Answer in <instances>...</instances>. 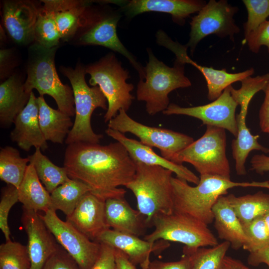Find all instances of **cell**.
<instances>
[{"label": "cell", "mask_w": 269, "mask_h": 269, "mask_svg": "<svg viewBox=\"0 0 269 269\" xmlns=\"http://www.w3.org/2000/svg\"><path fill=\"white\" fill-rule=\"evenodd\" d=\"M105 215L110 228L140 236L147 228L143 216L132 208L125 198H113L105 201Z\"/></svg>", "instance_id": "cell-23"}, {"label": "cell", "mask_w": 269, "mask_h": 269, "mask_svg": "<svg viewBox=\"0 0 269 269\" xmlns=\"http://www.w3.org/2000/svg\"><path fill=\"white\" fill-rule=\"evenodd\" d=\"M226 141L225 129L207 126L204 134L178 152L172 162L179 164L189 163L200 175H218L230 179Z\"/></svg>", "instance_id": "cell-8"}, {"label": "cell", "mask_w": 269, "mask_h": 269, "mask_svg": "<svg viewBox=\"0 0 269 269\" xmlns=\"http://www.w3.org/2000/svg\"><path fill=\"white\" fill-rule=\"evenodd\" d=\"M95 241L122 251L132 263L139 265L141 269H148L151 253L159 254L170 246L167 241L160 240L152 243L111 228L101 233Z\"/></svg>", "instance_id": "cell-15"}, {"label": "cell", "mask_w": 269, "mask_h": 269, "mask_svg": "<svg viewBox=\"0 0 269 269\" xmlns=\"http://www.w3.org/2000/svg\"><path fill=\"white\" fill-rule=\"evenodd\" d=\"M214 227L219 238L230 243L232 249L243 248L247 238L241 222L226 196H221L212 208Z\"/></svg>", "instance_id": "cell-24"}, {"label": "cell", "mask_w": 269, "mask_h": 269, "mask_svg": "<svg viewBox=\"0 0 269 269\" xmlns=\"http://www.w3.org/2000/svg\"><path fill=\"white\" fill-rule=\"evenodd\" d=\"M246 41L253 52L257 53L262 46H266L269 53V20L262 23Z\"/></svg>", "instance_id": "cell-42"}, {"label": "cell", "mask_w": 269, "mask_h": 269, "mask_svg": "<svg viewBox=\"0 0 269 269\" xmlns=\"http://www.w3.org/2000/svg\"><path fill=\"white\" fill-rule=\"evenodd\" d=\"M19 201L18 190L15 186L7 184L1 189L0 201V229L5 241H11L10 231L8 225V216L12 207Z\"/></svg>", "instance_id": "cell-39"}, {"label": "cell", "mask_w": 269, "mask_h": 269, "mask_svg": "<svg viewBox=\"0 0 269 269\" xmlns=\"http://www.w3.org/2000/svg\"><path fill=\"white\" fill-rule=\"evenodd\" d=\"M248 100L241 101L240 113L236 116L238 133L236 138L232 142V154L235 161L237 174L244 175L247 173L245 162L250 153L253 150H259L269 153V148L264 146L258 142L259 135H253L246 124V117L249 104Z\"/></svg>", "instance_id": "cell-25"}, {"label": "cell", "mask_w": 269, "mask_h": 269, "mask_svg": "<svg viewBox=\"0 0 269 269\" xmlns=\"http://www.w3.org/2000/svg\"><path fill=\"white\" fill-rule=\"evenodd\" d=\"M248 12L247 21L244 23L245 39L267 20L269 16V0H243Z\"/></svg>", "instance_id": "cell-38"}, {"label": "cell", "mask_w": 269, "mask_h": 269, "mask_svg": "<svg viewBox=\"0 0 269 269\" xmlns=\"http://www.w3.org/2000/svg\"><path fill=\"white\" fill-rule=\"evenodd\" d=\"M189 64L198 69L204 76L207 83L208 99L213 101L217 99L224 90L232 83L241 81L251 76L255 72L254 69L251 68L241 72L230 73L227 72L225 69L217 70L200 65L192 59Z\"/></svg>", "instance_id": "cell-29"}, {"label": "cell", "mask_w": 269, "mask_h": 269, "mask_svg": "<svg viewBox=\"0 0 269 269\" xmlns=\"http://www.w3.org/2000/svg\"><path fill=\"white\" fill-rule=\"evenodd\" d=\"M122 5V9L129 18L148 11L170 14L173 21L183 25L185 18L199 12L207 3L199 0H132Z\"/></svg>", "instance_id": "cell-21"}, {"label": "cell", "mask_w": 269, "mask_h": 269, "mask_svg": "<svg viewBox=\"0 0 269 269\" xmlns=\"http://www.w3.org/2000/svg\"><path fill=\"white\" fill-rule=\"evenodd\" d=\"M90 191L85 183L70 178L50 193V209L60 210L66 217L69 216L83 196Z\"/></svg>", "instance_id": "cell-31"}, {"label": "cell", "mask_w": 269, "mask_h": 269, "mask_svg": "<svg viewBox=\"0 0 269 269\" xmlns=\"http://www.w3.org/2000/svg\"><path fill=\"white\" fill-rule=\"evenodd\" d=\"M61 39L53 14L43 6L39 7L35 27V41L47 48L57 47Z\"/></svg>", "instance_id": "cell-35"}, {"label": "cell", "mask_w": 269, "mask_h": 269, "mask_svg": "<svg viewBox=\"0 0 269 269\" xmlns=\"http://www.w3.org/2000/svg\"><path fill=\"white\" fill-rule=\"evenodd\" d=\"M105 133L123 144L134 162L163 167L171 171L180 179L196 185L198 183L200 178L188 168L159 156L151 147L142 144L140 141L128 138L124 134L110 128H108Z\"/></svg>", "instance_id": "cell-19"}, {"label": "cell", "mask_w": 269, "mask_h": 269, "mask_svg": "<svg viewBox=\"0 0 269 269\" xmlns=\"http://www.w3.org/2000/svg\"><path fill=\"white\" fill-rule=\"evenodd\" d=\"M40 216L58 243L82 269H91L98 259L101 243L92 241L49 209Z\"/></svg>", "instance_id": "cell-12"}, {"label": "cell", "mask_w": 269, "mask_h": 269, "mask_svg": "<svg viewBox=\"0 0 269 269\" xmlns=\"http://www.w3.org/2000/svg\"><path fill=\"white\" fill-rule=\"evenodd\" d=\"M29 162L28 157L20 156L19 151L11 146L0 150V179L7 184L18 188Z\"/></svg>", "instance_id": "cell-34"}, {"label": "cell", "mask_w": 269, "mask_h": 269, "mask_svg": "<svg viewBox=\"0 0 269 269\" xmlns=\"http://www.w3.org/2000/svg\"><path fill=\"white\" fill-rule=\"evenodd\" d=\"M27 246L11 240L0 245V269H30Z\"/></svg>", "instance_id": "cell-36"}, {"label": "cell", "mask_w": 269, "mask_h": 269, "mask_svg": "<svg viewBox=\"0 0 269 269\" xmlns=\"http://www.w3.org/2000/svg\"><path fill=\"white\" fill-rule=\"evenodd\" d=\"M121 17L119 13H113L101 18H95L86 26V29L80 37L79 42L82 44L104 46L120 53L137 71L140 80H143L145 77L144 67L136 61L117 35V26Z\"/></svg>", "instance_id": "cell-16"}, {"label": "cell", "mask_w": 269, "mask_h": 269, "mask_svg": "<svg viewBox=\"0 0 269 269\" xmlns=\"http://www.w3.org/2000/svg\"><path fill=\"white\" fill-rule=\"evenodd\" d=\"M268 134H269V131L268 132Z\"/></svg>", "instance_id": "cell-51"}, {"label": "cell", "mask_w": 269, "mask_h": 269, "mask_svg": "<svg viewBox=\"0 0 269 269\" xmlns=\"http://www.w3.org/2000/svg\"><path fill=\"white\" fill-rule=\"evenodd\" d=\"M238 10L226 0H210L190 22V38L185 45L190 48L191 55L199 42L210 34L220 38L229 36L234 41V35L240 30L233 18Z\"/></svg>", "instance_id": "cell-11"}, {"label": "cell", "mask_w": 269, "mask_h": 269, "mask_svg": "<svg viewBox=\"0 0 269 269\" xmlns=\"http://www.w3.org/2000/svg\"><path fill=\"white\" fill-rule=\"evenodd\" d=\"M21 221L28 237L30 269H42L60 245L37 212L22 207Z\"/></svg>", "instance_id": "cell-14"}, {"label": "cell", "mask_w": 269, "mask_h": 269, "mask_svg": "<svg viewBox=\"0 0 269 269\" xmlns=\"http://www.w3.org/2000/svg\"><path fill=\"white\" fill-rule=\"evenodd\" d=\"M41 150L40 148H35V152L28 157L39 180L50 194L70 178L64 166L61 167L54 164L42 153Z\"/></svg>", "instance_id": "cell-33"}, {"label": "cell", "mask_w": 269, "mask_h": 269, "mask_svg": "<svg viewBox=\"0 0 269 269\" xmlns=\"http://www.w3.org/2000/svg\"><path fill=\"white\" fill-rule=\"evenodd\" d=\"M115 256L118 269H136V266L130 262L122 251L115 249Z\"/></svg>", "instance_id": "cell-48"}, {"label": "cell", "mask_w": 269, "mask_h": 269, "mask_svg": "<svg viewBox=\"0 0 269 269\" xmlns=\"http://www.w3.org/2000/svg\"><path fill=\"white\" fill-rule=\"evenodd\" d=\"M57 47L45 48L37 43L29 50L25 91L31 93L36 89L40 96L48 95L55 101L58 109L71 117L75 115L73 91L59 78L54 63Z\"/></svg>", "instance_id": "cell-6"}, {"label": "cell", "mask_w": 269, "mask_h": 269, "mask_svg": "<svg viewBox=\"0 0 269 269\" xmlns=\"http://www.w3.org/2000/svg\"><path fill=\"white\" fill-rule=\"evenodd\" d=\"M38 112L37 98L31 92L26 106L15 118L14 128L10 134L11 140L24 151L32 147L44 151L48 147L40 127Z\"/></svg>", "instance_id": "cell-20"}, {"label": "cell", "mask_w": 269, "mask_h": 269, "mask_svg": "<svg viewBox=\"0 0 269 269\" xmlns=\"http://www.w3.org/2000/svg\"><path fill=\"white\" fill-rule=\"evenodd\" d=\"M108 126L124 134H133L139 138L142 144L157 148L162 157L172 162L178 152L194 141L192 137L184 134L137 122L122 109L108 122Z\"/></svg>", "instance_id": "cell-10"}, {"label": "cell", "mask_w": 269, "mask_h": 269, "mask_svg": "<svg viewBox=\"0 0 269 269\" xmlns=\"http://www.w3.org/2000/svg\"><path fill=\"white\" fill-rule=\"evenodd\" d=\"M45 8L52 12L61 39L67 40L82 25H88L93 18L86 17L89 2L74 0H42Z\"/></svg>", "instance_id": "cell-22"}, {"label": "cell", "mask_w": 269, "mask_h": 269, "mask_svg": "<svg viewBox=\"0 0 269 269\" xmlns=\"http://www.w3.org/2000/svg\"><path fill=\"white\" fill-rule=\"evenodd\" d=\"M135 162L134 179L126 187L135 197L137 210L144 218L147 227L157 214L173 212L171 171L163 167Z\"/></svg>", "instance_id": "cell-3"}, {"label": "cell", "mask_w": 269, "mask_h": 269, "mask_svg": "<svg viewBox=\"0 0 269 269\" xmlns=\"http://www.w3.org/2000/svg\"><path fill=\"white\" fill-rule=\"evenodd\" d=\"M264 218L269 233V212L264 215Z\"/></svg>", "instance_id": "cell-50"}, {"label": "cell", "mask_w": 269, "mask_h": 269, "mask_svg": "<svg viewBox=\"0 0 269 269\" xmlns=\"http://www.w3.org/2000/svg\"><path fill=\"white\" fill-rule=\"evenodd\" d=\"M60 71L70 82L75 102V120L65 143L68 145L77 142L99 143L103 135L93 131L91 119L96 108L107 111V99L98 86L90 87L87 85L84 66L79 64L74 69L61 67Z\"/></svg>", "instance_id": "cell-5"}, {"label": "cell", "mask_w": 269, "mask_h": 269, "mask_svg": "<svg viewBox=\"0 0 269 269\" xmlns=\"http://www.w3.org/2000/svg\"><path fill=\"white\" fill-rule=\"evenodd\" d=\"M39 7L29 0H6L3 21L8 34L16 43L27 45L35 41V27Z\"/></svg>", "instance_id": "cell-17"}, {"label": "cell", "mask_w": 269, "mask_h": 269, "mask_svg": "<svg viewBox=\"0 0 269 269\" xmlns=\"http://www.w3.org/2000/svg\"><path fill=\"white\" fill-rule=\"evenodd\" d=\"M242 224L251 221L269 212V194L258 191L253 194L226 196Z\"/></svg>", "instance_id": "cell-30"}, {"label": "cell", "mask_w": 269, "mask_h": 269, "mask_svg": "<svg viewBox=\"0 0 269 269\" xmlns=\"http://www.w3.org/2000/svg\"><path fill=\"white\" fill-rule=\"evenodd\" d=\"M223 269H252L245 265L241 261L226 256L224 260Z\"/></svg>", "instance_id": "cell-49"}, {"label": "cell", "mask_w": 269, "mask_h": 269, "mask_svg": "<svg viewBox=\"0 0 269 269\" xmlns=\"http://www.w3.org/2000/svg\"><path fill=\"white\" fill-rule=\"evenodd\" d=\"M242 224L247 238L244 250L252 253L269 245V233L264 215Z\"/></svg>", "instance_id": "cell-37"}, {"label": "cell", "mask_w": 269, "mask_h": 269, "mask_svg": "<svg viewBox=\"0 0 269 269\" xmlns=\"http://www.w3.org/2000/svg\"><path fill=\"white\" fill-rule=\"evenodd\" d=\"M230 86L210 103L186 108L171 103L162 113L166 115H181L194 117L200 120L203 125L227 130L236 137L238 129L235 112L238 104L231 95Z\"/></svg>", "instance_id": "cell-13"}, {"label": "cell", "mask_w": 269, "mask_h": 269, "mask_svg": "<svg viewBox=\"0 0 269 269\" xmlns=\"http://www.w3.org/2000/svg\"><path fill=\"white\" fill-rule=\"evenodd\" d=\"M85 70L90 75V85L98 86L107 99L108 107L104 117L105 123L115 118L120 110L127 112L130 109L134 98L131 93L134 85L127 82L130 77L129 72L114 54H108L85 67Z\"/></svg>", "instance_id": "cell-7"}, {"label": "cell", "mask_w": 269, "mask_h": 269, "mask_svg": "<svg viewBox=\"0 0 269 269\" xmlns=\"http://www.w3.org/2000/svg\"><path fill=\"white\" fill-rule=\"evenodd\" d=\"M230 247L227 241L209 248L185 246L182 252L189 259L190 269H223L224 260Z\"/></svg>", "instance_id": "cell-32"}, {"label": "cell", "mask_w": 269, "mask_h": 269, "mask_svg": "<svg viewBox=\"0 0 269 269\" xmlns=\"http://www.w3.org/2000/svg\"><path fill=\"white\" fill-rule=\"evenodd\" d=\"M264 92L265 97L259 111V125L262 131L268 133L269 131V80Z\"/></svg>", "instance_id": "cell-45"}, {"label": "cell", "mask_w": 269, "mask_h": 269, "mask_svg": "<svg viewBox=\"0 0 269 269\" xmlns=\"http://www.w3.org/2000/svg\"><path fill=\"white\" fill-rule=\"evenodd\" d=\"M251 169L259 174L269 171V156L264 154L254 155L250 160ZM269 183V180H268Z\"/></svg>", "instance_id": "cell-46"}, {"label": "cell", "mask_w": 269, "mask_h": 269, "mask_svg": "<svg viewBox=\"0 0 269 269\" xmlns=\"http://www.w3.org/2000/svg\"><path fill=\"white\" fill-rule=\"evenodd\" d=\"M148 269H190L189 259L183 254L178 261L165 262L154 260L150 262Z\"/></svg>", "instance_id": "cell-44"}, {"label": "cell", "mask_w": 269, "mask_h": 269, "mask_svg": "<svg viewBox=\"0 0 269 269\" xmlns=\"http://www.w3.org/2000/svg\"><path fill=\"white\" fill-rule=\"evenodd\" d=\"M99 256L91 269H118L115 260V248L101 243Z\"/></svg>", "instance_id": "cell-43"}, {"label": "cell", "mask_w": 269, "mask_h": 269, "mask_svg": "<svg viewBox=\"0 0 269 269\" xmlns=\"http://www.w3.org/2000/svg\"><path fill=\"white\" fill-rule=\"evenodd\" d=\"M42 269H82L74 259L60 245Z\"/></svg>", "instance_id": "cell-40"}, {"label": "cell", "mask_w": 269, "mask_h": 269, "mask_svg": "<svg viewBox=\"0 0 269 269\" xmlns=\"http://www.w3.org/2000/svg\"><path fill=\"white\" fill-rule=\"evenodd\" d=\"M64 167L70 178L86 184L90 192L106 200L124 198L126 186L134 179L136 164L126 148L117 141L99 143L77 142L68 144Z\"/></svg>", "instance_id": "cell-1"}, {"label": "cell", "mask_w": 269, "mask_h": 269, "mask_svg": "<svg viewBox=\"0 0 269 269\" xmlns=\"http://www.w3.org/2000/svg\"><path fill=\"white\" fill-rule=\"evenodd\" d=\"M30 93L24 89V83L15 75L10 76L0 85V124L9 127L28 102Z\"/></svg>", "instance_id": "cell-26"}, {"label": "cell", "mask_w": 269, "mask_h": 269, "mask_svg": "<svg viewBox=\"0 0 269 269\" xmlns=\"http://www.w3.org/2000/svg\"><path fill=\"white\" fill-rule=\"evenodd\" d=\"M66 221L95 241L101 233L110 229L106 219L105 200L90 192L87 193L72 214L66 217Z\"/></svg>", "instance_id": "cell-18"}, {"label": "cell", "mask_w": 269, "mask_h": 269, "mask_svg": "<svg viewBox=\"0 0 269 269\" xmlns=\"http://www.w3.org/2000/svg\"><path fill=\"white\" fill-rule=\"evenodd\" d=\"M18 190L19 201L23 208L44 213L50 209V194L42 185L31 163L28 165Z\"/></svg>", "instance_id": "cell-28"}, {"label": "cell", "mask_w": 269, "mask_h": 269, "mask_svg": "<svg viewBox=\"0 0 269 269\" xmlns=\"http://www.w3.org/2000/svg\"><path fill=\"white\" fill-rule=\"evenodd\" d=\"M248 263L253 266H257L264 263L269 267V245L258 251L250 253Z\"/></svg>", "instance_id": "cell-47"}, {"label": "cell", "mask_w": 269, "mask_h": 269, "mask_svg": "<svg viewBox=\"0 0 269 269\" xmlns=\"http://www.w3.org/2000/svg\"><path fill=\"white\" fill-rule=\"evenodd\" d=\"M148 61L144 67L145 77L137 84L136 97L145 102L148 115H155L166 110L169 104L168 94L172 91L191 86L184 74L185 64L175 59L170 67L159 61L151 49L147 48Z\"/></svg>", "instance_id": "cell-4"}, {"label": "cell", "mask_w": 269, "mask_h": 269, "mask_svg": "<svg viewBox=\"0 0 269 269\" xmlns=\"http://www.w3.org/2000/svg\"><path fill=\"white\" fill-rule=\"evenodd\" d=\"M37 103L39 123L45 139L62 144L73 126L70 116L50 107L43 96L37 98Z\"/></svg>", "instance_id": "cell-27"}, {"label": "cell", "mask_w": 269, "mask_h": 269, "mask_svg": "<svg viewBox=\"0 0 269 269\" xmlns=\"http://www.w3.org/2000/svg\"><path fill=\"white\" fill-rule=\"evenodd\" d=\"M157 44L172 51L176 56V60L185 64L186 59L188 57L186 46L172 40L162 30H158L156 33Z\"/></svg>", "instance_id": "cell-41"}, {"label": "cell", "mask_w": 269, "mask_h": 269, "mask_svg": "<svg viewBox=\"0 0 269 269\" xmlns=\"http://www.w3.org/2000/svg\"><path fill=\"white\" fill-rule=\"evenodd\" d=\"M151 223L154 231L143 238L150 243L163 240L180 243L190 248L213 247L219 244L207 224L187 214L174 211L157 214Z\"/></svg>", "instance_id": "cell-9"}, {"label": "cell", "mask_w": 269, "mask_h": 269, "mask_svg": "<svg viewBox=\"0 0 269 269\" xmlns=\"http://www.w3.org/2000/svg\"><path fill=\"white\" fill-rule=\"evenodd\" d=\"M172 197L174 212L187 214L207 225L214 221L212 208L218 199L236 187H256L269 189L268 181L264 182H235L231 179L213 175L200 176L195 186L188 182L172 176Z\"/></svg>", "instance_id": "cell-2"}]
</instances>
